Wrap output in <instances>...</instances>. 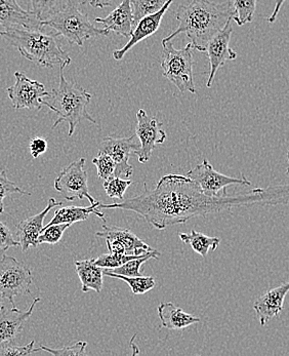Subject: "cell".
I'll return each instance as SVG.
<instances>
[{"label": "cell", "mask_w": 289, "mask_h": 356, "mask_svg": "<svg viewBox=\"0 0 289 356\" xmlns=\"http://www.w3.org/2000/svg\"><path fill=\"white\" fill-rule=\"evenodd\" d=\"M289 200V185L256 188L247 194L208 196L199 185L186 175L170 174L163 177L154 189L117 204H102L99 208L133 211L158 230L184 224L192 218L204 217L238 207L252 204H286Z\"/></svg>", "instance_id": "cell-1"}, {"label": "cell", "mask_w": 289, "mask_h": 356, "mask_svg": "<svg viewBox=\"0 0 289 356\" xmlns=\"http://www.w3.org/2000/svg\"><path fill=\"white\" fill-rule=\"evenodd\" d=\"M179 26L172 34L163 38L161 43L172 42L176 36L185 33L191 40L194 49L206 53L207 43L224 29L229 21L235 17L232 2L192 0L188 6H180L176 14Z\"/></svg>", "instance_id": "cell-2"}, {"label": "cell", "mask_w": 289, "mask_h": 356, "mask_svg": "<svg viewBox=\"0 0 289 356\" xmlns=\"http://www.w3.org/2000/svg\"><path fill=\"white\" fill-rule=\"evenodd\" d=\"M0 36L16 47L25 59L43 68L67 67L72 61L58 42L57 34H47L44 30L12 28L0 31Z\"/></svg>", "instance_id": "cell-3"}, {"label": "cell", "mask_w": 289, "mask_h": 356, "mask_svg": "<svg viewBox=\"0 0 289 356\" xmlns=\"http://www.w3.org/2000/svg\"><path fill=\"white\" fill-rule=\"evenodd\" d=\"M65 67H60V84L42 99V104L49 107L58 115L53 124L56 129L61 122L69 124L68 136L74 134L77 124L83 120H88L97 124L92 115L88 113V105L92 100V95L75 83H69L64 76Z\"/></svg>", "instance_id": "cell-4"}, {"label": "cell", "mask_w": 289, "mask_h": 356, "mask_svg": "<svg viewBox=\"0 0 289 356\" xmlns=\"http://www.w3.org/2000/svg\"><path fill=\"white\" fill-rule=\"evenodd\" d=\"M81 0H66L59 12L49 20L42 22L45 27H51L57 36H62L70 44L83 47L86 40L109 35L110 32L96 28L85 14L81 10Z\"/></svg>", "instance_id": "cell-5"}, {"label": "cell", "mask_w": 289, "mask_h": 356, "mask_svg": "<svg viewBox=\"0 0 289 356\" xmlns=\"http://www.w3.org/2000/svg\"><path fill=\"white\" fill-rule=\"evenodd\" d=\"M163 54L161 61L163 74L174 84L182 94L186 92L196 94L193 76V53L192 43H188L182 49H176L172 42L163 43Z\"/></svg>", "instance_id": "cell-6"}, {"label": "cell", "mask_w": 289, "mask_h": 356, "mask_svg": "<svg viewBox=\"0 0 289 356\" xmlns=\"http://www.w3.org/2000/svg\"><path fill=\"white\" fill-rule=\"evenodd\" d=\"M33 282L31 270L14 257L4 254L0 258V298L8 299L15 305V297L29 295Z\"/></svg>", "instance_id": "cell-7"}, {"label": "cell", "mask_w": 289, "mask_h": 356, "mask_svg": "<svg viewBox=\"0 0 289 356\" xmlns=\"http://www.w3.org/2000/svg\"><path fill=\"white\" fill-rule=\"evenodd\" d=\"M85 159H79L65 168L55 180V189L61 193L63 197L68 202L88 198L90 204H94L98 200L90 194L88 186V172L84 170Z\"/></svg>", "instance_id": "cell-8"}, {"label": "cell", "mask_w": 289, "mask_h": 356, "mask_svg": "<svg viewBox=\"0 0 289 356\" xmlns=\"http://www.w3.org/2000/svg\"><path fill=\"white\" fill-rule=\"evenodd\" d=\"M186 176L195 181L202 191L208 196H219L221 191H223V194H227V187L232 185H251V182L243 175L240 178H232L217 172L206 159L202 161L201 165L189 170Z\"/></svg>", "instance_id": "cell-9"}, {"label": "cell", "mask_w": 289, "mask_h": 356, "mask_svg": "<svg viewBox=\"0 0 289 356\" xmlns=\"http://www.w3.org/2000/svg\"><path fill=\"white\" fill-rule=\"evenodd\" d=\"M16 83L8 88V96L15 109L40 110L42 99L49 92L44 86L38 81L30 79L23 72L15 73Z\"/></svg>", "instance_id": "cell-10"}, {"label": "cell", "mask_w": 289, "mask_h": 356, "mask_svg": "<svg viewBox=\"0 0 289 356\" xmlns=\"http://www.w3.org/2000/svg\"><path fill=\"white\" fill-rule=\"evenodd\" d=\"M138 124L135 127V135L139 138V150L135 151L139 161L147 163L151 159L153 150L157 144L165 143L167 135L161 127L163 124L156 118H150L144 109H140L137 113Z\"/></svg>", "instance_id": "cell-11"}, {"label": "cell", "mask_w": 289, "mask_h": 356, "mask_svg": "<svg viewBox=\"0 0 289 356\" xmlns=\"http://www.w3.org/2000/svg\"><path fill=\"white\" fill-rule=\"evenodd\" d=\"M232 20L229 21L223 30L217 32L207 43V57L209 60V75L206 86L210 88L219 69L225 66L228 61L237 59V53L230 47L231 36L233 33Z\"/></svg>", "instance_id": "cell-12"}, {"label": "cell", "mask_w": 289, "mask_h": 356, "mask_svg": "<svg viewBox=\"0 0 289 356\" xmlns=\"http://www.w3.org/2000/svg\"><path fill=\"white\" fill-rule=\"evenodd\" d=\"M135 138L137 135L127 138H115L112 136L104 138L99 153L109 155L115 161L116 170L114 176L120 177L124 175L126 178H129L133 175V168L129 165V159L131 153H135L141 147V143L138 144Z\"/></svg>", "instance_id": "cell-13"}, {"label": "cell", "mask_w": 289, "mask_h": 356, "mask_svg": "<svg viewBox=\"0 0 289 356\" xmlns=\"http://www.w3.org/2000/svg\"><path fill=\"white\" fill-rule=\"evenodd\" d=\"M97 236L102 237L107 243L108 250L113 254H143L153 251L150 245L129 229L119 227H108L104 224L103 231H98Z\"/></svg>", "instance_id": "cell-14"}, {"label": "cell", "mask_w": 289, "mask_h": 356, "mask_svg": "<svg viewBox=\"0 0 289 356\" xmlns=\"http://www.w3.org/2000/svg\"><path fill=\"white\" fill-rule=\"evenodd\" d=\"M44 27L32 10L22 8L17 0H0V31L12 28L44 30Z\"/></svg>", "instance_id": "cell-15"}, {"label": "cell", "mask_w": 289, "mask_h": 356, "mask_svg": "<svg viewBox=\"0 0 289 356\" xmlns=\"http://www.w3.org/2000/svg\"><path fill=\"white\" fill-rule=\"evenodd\" d=\"M40 302V298H35L26 312H21L17 307L10 309L3 305L0 307V344L16 340Z\"/></svg>", "instance_id": "cell-16"}, {"label": "cell", "mask_w": 289, "mask_h": 356, "mask_svg": "<svg viewBox=\"0 0 289 356\" xmlns=\"http://www.w3.org/2000/svg\"><path fill=\"white\" fill-rule=\"evenodd\" d=\"M63 204L62 202H57L55 198H49V204L38 215L32 216L28 219L24 220L17 225V237L22 251L27 252L30 247L36 248L38 243V236L44 227L43 221L49 211L55 208H59Z\"/></svg>", "instance_id": "cell-17"}, {"label": "cell", "mask_w": 289, "mask_h": 356, "mask_svg": "<svg viewBox=\"0 0 289 356\" xmlns=\"http://www.w3.org/2000/svg\"><path fill=\"white\" fill-rule=\"evenodd\" d=\"M172 2H174V0H168L165 6H163L159 12L150 15V16L144 17L142 20L138 22L133 33H131V40H129V42H127L122 49L114 51L113 55H112L113 56L114 60H116V61H122L124 56L126 55V53H129V51H131L135 45H137L138 43L143 42L146 38L153 35V34L159 29L161 21H163L165 13L167 12Z\"/></svg>", "instance_id": "cell-18"}, {"label": "cell", "mask_w": 289, "mask_h": 356, "mask_svg": "<svg viewBox=\"0 0 289 356\" xmlns=\"http://www.w3.org/2000/svg\"><path fill=\"white\" fill-rule=\"evenodd\" d=\"M288 293L289 282L272 289L256 300L254 309L262 327H265L274 317L279 316Z\"/></svg>", "instance_id": "cell-19"}, {"label": "cell", "mask_w": 289, "mask_h": 356, "mask_svg": "<svg viewBox=\"0 0 289 356\" xmlns=\"http://www.w3.org/2000/svg\"><path fill=\"white\" fill-rule=\"evenodd\" d=\"M94 22L102 25V29L114 32L124 38H131L133 28V13L131 0H122V3L106 18H96Z\"/></svg>", "instance_id": "cell-20"}, {"label": "cell", "mask_w": 289, "mask_h": 356, "mask_svg": "<svg viewBox=\"0 0 289 356\" xmlns=\"http://www.w3.org/2000/svg\"><path fill=\"white\" fill-rule=\"evenodd\" d=\"M158 315L161 321V327L168 330L186 329L201 321L199 317L186 314L183 312L182 308L170 302L160 304L158 307Z\"/></svg>", "instance_id": "cell-21"}, {"label": "cell", "mask_w": 289, "mask_h": 356, "mask_svg": "<svg viewBox=\"0 0 289 356\" xmlns=\"http://www.w3.org/2000/svg\"><path fill=\"white\" fill-rule=\"evenodd\" d=\"M100 207V202L92 204L90 207H66V208L58 209L56 211L55 216L53 219L51 220L47 225L44 227H49V226L56 225V224L69 223L71 225L76 223V222L86 221L90 218V215H96L103 220L104 223L106 222L105 216L102 211L99 210ZM43 227V228H44Z\"/></svg>", "instance_id": "cell-22"}, {"label": "cell", "mask_w": 289, "mask_h": 356, "mask_svg": "<svg viewBox=\"0 0 289 356\" xmlns=\"http://www.w3.org/2000/svg\"><path fill=\"white\" fill-rule=\"evenodd\" d=\"M76 273L81 278V291L83 293L94 291L97 293L102 292L104 268L94 263V259L76 261L75 262Z\"/></svg>", "instance_id": "cell-23"}, {"label": "cell", "mask_w": 289, "mask_h": 356, "mask_svg": "<svg viewBox=\"0 0 289 356\" xmlns=\"http://www.w3.org/2000/svg\"><path fill=\"white\" fill-rule=\"evenodd\" d=\"M183 243L191 245L192 249L202 258H206L209 251L215 252L221 243V239L217 237L207 236L204 233L192 230L190 233H180L179 234Z\"/></svg>", "instance_id": "cell-24"}, {"label": "cell", "mask_w": 289, "mask_h": 356, "mask_svg": "<svg viewBox=\"0 0 289 356\" xmlns=\"http://www.w3.org/2000/svg\"><path fill=\"white\" fill-rule=\"evenodd\" d=\"M104 275L124 280L131 286V292L135 295H143V293H148L149 291L154 289L155 284H156L154 278L151 276H125L122 274L110 273L107 269H104Z\"/></svg>", "instance_id": "cell-25"}, {"label": "cell", "mask_w": 289, "mask_h": 356, "mask_svg": "<svg viewBox=\"0 0 289 356\" xmlns=\"http://www.w3.org/2000/svg\"><path fill=\"white\" fill-rule=\"evenodd\" d=\"M160 256L161 252L154 249L153 251L144 252V254H141L138 258L129 260V262L117 267V268L107 269V270L110 271V273L122 274V275L125 276H140L142 275L141 273H140V268H141L144 263H146L150 259H159Z\"/></svg>", "instance_id": "cell-26"}, {"label": "cell", "mask_w": 289, "mask_h": 356, "mask_svg": "<svg viewBox=\"0 0 289 356\" xmlns=\"http://www.w3.org/2000/svg\"><path fill=\"white\" fill-rule=\"evenodd\" d=\"M167 1L168 0H131L135 27L138 22L142 20L144 17L150 16V15L159 12Z\"/></svg>", "instance_id": "cell-27"}, {"label": "cell", "mask_w": 289, "mask_h": 356, "mask_svg": "<svg viewBox=\"0 0 289 356\" xmlns=\"http://www.w3.org/2000/svg\"><path fill=\"white\" fill-rule=\"evenodd\" d=\"M258 0H232L235 17L233 20L238 26H243L254 21Z\"/></svg>", "instance_id": "cell-28"}, {"label": "cell", "mask_w": 289, "mask_h": 356, "mask_svg": "<svg viewBox=\"0 0 289 356\" xmlns=\"http://www.w3.org/2000/svg\"><path fill=\"white\" fill-rule=\"evenodd\" d=\"M65 2L66 0H31V10L40 21L44 22L59 12Z\"/></svg>", "instance_id": "cell-29"}, {"label": "cell", "mask_w": 289, "mask_h": 356, "mask_svg": "<svg viewBox=\"0 0 289 356\" xmlns=\"http://www.w3.org/2000/svg\"><path fill=\"white\" fill-rule=\"evenodd\" d=\"M141 256V254H140ZM139 254H101L98 258L94 259V263L99 266L103 267L104 269H114L122 266L129 260L138 258Z\"/></svg>", "instance_id": "cell-30"}, {"label": "cell", "mask_w": 289, "mask_h": 356, "mask_svg": "<svg viewBox=\"0 0 289 356\" xmlns=\"http://www.w3.org/2000/svg\"><path fill=\"white\" fill-rule=\"evenodd\" d=\"M131 185V180H122L120 177L113 176L104 181V189L107 195L111 198H117L122 202L124 200L125 191Z\"/></svg>", "instance_id": "cell-31"}, {"label": "cell", "mask_w": 289, "mask_h": 356, "mask_svg": "<svg viewBox=\"0 0 289 356\" xmlns=\"http://www.w3.org/2000/svg\"><path fill=\"white\" fill-rule=\"evenodd\" d=\"M19 193L24 194V195H31L29 192H26L25 190L22 189L21 187L17 186L16 183L12 182L8 178L6 170H1L0 172V213L4 211V200L8 196L12 194Z\"/></svg>", "instance_id": "cell-32"}, {"label": "cell", "mask_w": 289, "mask_h": 356, "mask_svg": "<svg viewBox=\"0 0 289 356\" xmlns=\"http://www.w3.org/2000/svg\"><path fill=\"white\" fill-rule=\"evenodd\" d=\"M71 224L63 223L56 224V225L49 226L43 228L42 233L38 236V243H49V245H56L61 241L65 231L70 227Z\"/></svg>", "instance_id": "cell-33"}, {"label": "cell", "mask_w": 289, "mask_h": 356, "mask_svg": "<svg viewBox=\"0 0 289 356\" xmlns=\"http://www.w3.org/2000/svg\"><path fill=\"white\" fill-rule=\"evenodd\" d=\"M92 163L98 170L99 178L103 179L104 181L108 180L115 174L116 163L109 155L99 153L98 156L92 159Z\"/></svg>", "instance_id": "cell-34"}, {"label": "cell", "mask_w": 289, "mask_h": 356, "mask_svg": "<svg viewBox=\"0 0 289 356\" xmlns=\"http://www.w3.org/2000/svg\"><path fill=\"white\" fill-rule=\"evenodd\" d=\"M35 341H31L29 344L24 345V346H18V345L10 344V342L3 343V346L0 349V355L2 356H21L31 355L33 353H40L42 349L34 348Z\"/></svg>", "instance_id": "cell-35"}, {"label": "cell", "mask_w": 289, "mask_h": 356, "mask_svg": "<svg viewBox=\"0 0 289 356\" xmlns=\"http://www.w3.org/2000/svg\"><path fill=\"white\" fill-rule=\"evenodd\" d=\"M86 346H88V343L85 341H79L70 346L63 347V348H49V347L42 345L40 349L56 356H79L85 355Z\"/></svg>", "instance_id": "cell-36"}, {"label": "cell", "mask_w": 289, "mask_h": 356, "mask_svg": "<svg viewBox=\"0 0 289 356\" xmlns=\"http://www.w3.org/2000/svg\"><path fill=\"white\" fill-rule=\"evenodd\" d=\"M19 245L20 243L14 238V235L10 228L6 224L0 222V258H2L10 248L19 247Z\"/></svg>", "instance_id": "cell-37"}, {"label": "cell", "mask_w": 289, "mask_h": 356, "mask_svg": "<svg viewBox=\"0 0 289 356\" xmlns=\"http://www.w3.org/2000/svg\"><path fill=\"white\" fill-rule=\"evenodd\" d=\"M30 153L33 159H38L43 153L47 152V142L42 138H35L30 142Z\"/></svg>", "instance_id": "cell-38"}, {"label": "cell", "mask_w": 289, "mask_h": 356, "mask_svg": "<svg viewBox=\"0 0 289 356\" xmlns=\"http://www.w3.org/2000/svg\"><path fill=\"white\" fill-rule=\"evenodd\" d=\"M112 0H81L83 4H90L92 8H108L111 6Z\"/></svg>", "instance_id": "cell-39"}, {"label": "cell", "mask_w": 289, "mask_h": 356, "mask_svg": "<svg viewBox=\"0 0 289 356\" xmlns=\"http://www.w3.org/2000/svg\"><path fill=\"white\" fill-rule=\"evenodd\" d=\"M286 1V0H277V1H276L275 8H274L273 13H272L271 16H270L268 18V22L270 24L275 23L278 14H279L280 10H281L282 6H283L284 2Z\"/></svg>", "instance_id": "cell-40"}, {"label": "cell", "mask_w": 289, "mask_h": 356, "mask_svg": "<svg viewBox=\"0 0 289 356\" xmlns=\"http://www.w3.org/2000/svg\"><path fill=\"white\" fill-rule=\"evenodd\" d=\"M286 174H288L289 176V168H288V170H286Z\"/></svg>", "instance_id": "cell-41"}, {"label": "cell", "mask_w": 289, "mask_h": 356, "mask_svg": "<svg viewBox=\"0 0 289 356\" xmlns=\"http://www.w3.org/2000/svg\"><path fill=\"white\" fill-rule=\"evenodd\" d=\"M0 307H1V302H0Z\"/></svg>", "instance_id": "cell-42"}, {"label": "cell", "mask_w": 289, "mask_h": 356, "mask_svg": "<svg viewBox=\"0 0 289 356\" xmlns=\"http://www.w3.org/2000/svg\"><path fill=\"white\" fill-rule=\"evenodd\" d=\"M288 157H289V153H288Z\"/></svg>", "instance_id": "cell-43"}]
</instances>
